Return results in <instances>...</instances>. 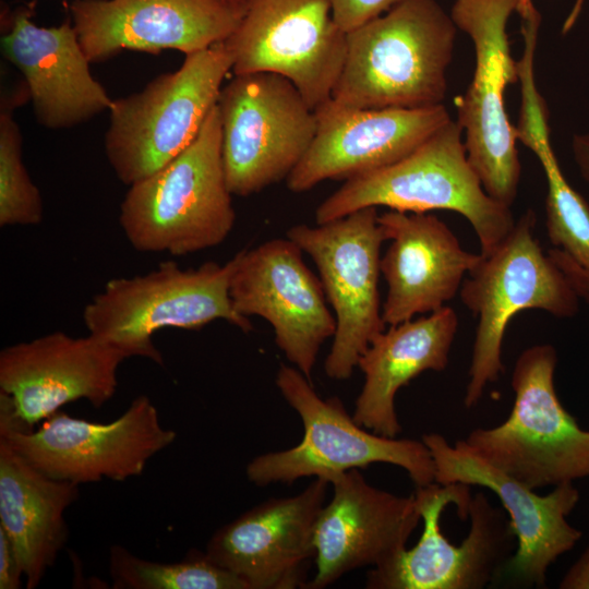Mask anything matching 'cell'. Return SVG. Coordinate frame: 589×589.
Returning a JSON list of instances; mask_svg holds the SVG:
<instances>
[{
  "instance_id": "cell-12",
  "label": "cell",
  "mask_w": 589,
  "mask_h": 589,
  "mask_svg": "<svg viewBox=\"0 0 589 589\" xmlns=\"http://www.w3.org/2000/svg\"><path fill=\"white\" fill-rule=\"evenodd\" d=\"M286 237L315 263L336 330L324 370L333 380L349 378L361 354L385 329L378 291L381 247L386 241L377 207L308 226H292Z\"/></svg>"
},
{
  "instance_id": "cell-33",
  "label": "cell",
  "mask_w": 589,
  "mask_h": 589,
  "mask_svg": "<svg viewBox=\"0 0 589 589\" xmlns=\"http://www.w3.org/2000/svg\"><path fill=\"white\" fill-rule=\"evenodd\" d=\"M573 152L582 178L589 183V135H575Z\"/></svg>"
},
{
  "instance_id": "cell-26",
  "label": "cell",
  "mask_w": 589,
  "mask_h": 589,
  "mask_svg": "<svg viewBox=\"0 0 589 589\" xmlns=\"http://www.w3.org/2000/svg\"><path fill=\"white\" fill-rule=\"evenodd\" d=\"M519 81L521 105L516 137L536 154L545 175L548 237L553 245L589 269V205L567 182L554 155L548 107L536 85L533 65L520 68Z\"/></svg>"
},
{
  "instance_id": "cell-1",
  "label": "cell",
  "mask_w": 589,
  "mask_h": 589,
  "mask_svg": "<svg viewBox=\"0 0 589 589\" xmlns=\"http://www.w3.org/2000/svg\"><path fill=\"white\" fill-rule=\"evenodd\" d=\"M436 0H405L347 33L330 99L362 109L443 105L457 34Z\"/></svg>"
},
{
  "instance_id": "cell-19",
  "label": "cell",
  "mask_w": 589,
  "mask_h": 589,
  "mask_svg": "<svg viewBox=\"0 0 589 589\" xmlns=\"http://www.w3.org/2000/svg\"><path fill=\"white\" fill-rule=\"evenodd\" d=\"M328 485L315 477L296 495L252 507L216 530L205 554L248 589L306 588L315 562L314 527Z\"/></svg>"
},
{
  "instance_id": "cell-3",
  "label": "cell",
  "mask_w": 589,
  "mask_h": 589,
  "mask_svg": "<svg viewBox=\"0 0 589 589\" xmlns=\"http://www.w3.org/2000/svg\"><path fill=\"white\" fill-rule=\"evenodd\" d=\"M235 221L216 105L182 153L129 187L119 224L134 250L181 256L223 243Z\"/></svg>"
},
{
  "instance_id": "cell-27",
  "label": "cell",
  "mask_w": 589,
  "mask_h": 589,
  "mask_svg": "<svg viewBox=\"0 0 589 589\" xmlns=\"http://www.w3.org/2000/svg\"><path fill=\"white\" fill-rule=\"evenodd\" d=\"M109 574L116 589H248L231 572L205 553H192L180 562L148 561L122 545L109 550Z\"/></svg>"
},
{
  "instance_id": "cell-2",
  "label": "cell",
  "mask_w": 589,
  "mask_h": 589,
  "mask_svg": "<svg viewBox=\"0 0 589 589\" xmlns=\"http://www.w3.org/2000/svg\"><path fill=\"white\" fill-rule=\"evenodd\" d=\"M423 522L418 543L370 568L368 589H482L494 584L516 550V537L500 507L469 485L416 486Z\"/></svg>"
},
{
  "instance_id": "cell-8",
  "label": "cell",
  "mask_w": 589,
  "mask_h": 589,
  "mask_svg": "<svg viewBox=\"0 0 589 589\" xmlns=\"http://www.w3.org/2000/svg\"><path fill=\"white\" fill-rule=\"evenodd\" d=\"M536 214L526 211L510 232L478 263L459 290L465 306L478 317L468 383L464 397L474 407L488 385L503 372L502 347L512 317L527 309L557 317L577 313L579 297L543 251L534 236Z\"/></svg>"
},
{
  "instance_id": "cell-10",
  "label": "cell",
  "mask_w": 589,
  "mask_h": 589,
  "mask_svg": "<svg viewBox=\"0 0 589 589\" xmlns=\"http://www.w3.org/2000/svg\"><path fill=\"white\" fill-rule=\"evenodd\" d=\"M517 0H455L450 16L472 40L476 67L466 93L457 101L468 160L485 192L510 207L516 200L521 166L515 125L505 107L507 85L516 83L508 19Z\"/></svg>"
},
{
  "instance_id": "cell-9",
  "label": "cell",
  "mask_w": 589,
  "mask_h": 589,
  "mask_svg": "<svg viewBox=\"0 0 589 589\" xmlns=\"http://www.w3.org/2000/svg\"><path fill=\"white\" fill-rule=\"evenodd\" d=\"M275 383L303 423V437L293 447L254 457L245 468L257 486L292 483L299 478L323 477L372 464L402 468L416 484L435 482V465L423 441L376 434L356 422L338 397L323 399L296 366L281 364Z\"/></svg>"
},
{
  "instance_id": "cell-18",
  "label": "cell",
  "mask_w": 589,
  "mask_h": 589,
  "mask_svg": "<svg viewBox=\"0 0 589 589\" xmlns=\"http://www.w3.org/2000/svg\"><path fill=\"white\" fill-rule=\"evenodd\" d=\"M69 9L89 62L122 50L199 52L225 41L245 10L228 0H74Z\"/></svg>"
},
{
  "instance_id": "cell-17",
  "label": "cell",
  "mask_w": 589,
  "mask_h": 589,
  "mask_svg": "<svg viewBox=\"0 0 589 589\" xmlns=\"http://www.w3.org/2000/svg\"><path fill=\"white\" fill-rule=\"evenodd\" d=\"M302 250L287 237L236 253L229 294L235 310L260 316L273 327L275 342L309 381L323 344L336 330L321 279Z\"/></svg>"
},
{
  "instance_id": "cell-30",
  "label": "cell",
  "mask_w": 589,
  "mask_h": 589,
  "mask_svg": "<svg viewBox=\"0 0 589 589\" xmlns=\"http://www.w3.org/2000/svg\"><path fill=\"white\" fill-rule=\"evenodd\" d=\"M548 254L563 272L579 299L589 303V269L576 263L558 248L551 249Z\"/></svg>"
},
{
  "instance_id": "cell-6",
  "label": "cell",
  "mask_w": 589,
  "mask_h": 589,
  "mask_svg": "<svg viewBox=\"0 0 589 589\" xmlns=\"http://www.w3.org/2000/svg\"><path fill=\"white\" fill-rule=\"evenodd\" d=\"M556 364L552 345L526 348L513 369L515 398L507 419L476 428L461 440L473 454L534 491L589 478V431L556 394Z\"/></svg>"
},
{
  "instance_id": "cell-35",
  "label": "cell",
  "mask_w": 589,
  "mask_h": 589,
  "mask_svg": "<svg viewBox=\"0 0 589 589\" xmlns=\"http://www.w3.org/2000/svg\"><path fill=\"white\" fill-rule=\"evenodd\" d=\"M228 1L231 2V3H233V4H236V5L245 8L247 2H248L249 0H228Z\"/></svg>"
},
{
  "instance_id": "cell-28",
  "label": "cell",
  "mask_w": 589,
  "mask_h": 589,
  "mask_svg": "<svg viewBox=\"0 0 589 589\" xmlns=\"http://www.w3.org/2000/svg\"><path fill=\"white\" fill-rule=\"evenodd\" d=\"M28 95L25 82L1 96L0 106V226H35L43 220V200L22 158V134L13 110ZM29 96V95H28Z\"/></svg>"
},
{
  "instance_id": "cell-16",
  "label": "cell",
  "mask_w": 589,
  "mask_h": 589,
  "mask_svg": "<svg viewBox=\"0 0 589 589\" xmlns=\"http://www.w3.org/2000/svg\"><path fill=\"white\" fill-rule=\"evenodd\" d=\"M435 465V482L479 485L492 491L508 515L516 550L496 580L518 588H544L550 566L580 540L582 531L567 521L580 495L573 483L539 495L473 454L461 440L450 445L438 433L422 436Z\"/></svg>"
},
{
  "instance_id": "cell-29",
  "label": "cell",
  "mask_w": 589,
  "mask_h": 589,
  "mask_svg": "<svg viewBox=\"0 0 589 589\" xmlns=\"http://www.w3.org/2000/svg\"><path fill=\"white\" fill-rule=\"evenodd\" d=\"M336 24L349 33L405 0H329Z\"/></svg>"
},
{
  "instance_id": "cell-11",
  "label": "cell",
  "mask_w": 589,
  "mask_h": 589,
  "mask_svg": "<svg viewBox=\"0 0 589 589\" xmlns=\"http://www.w3.org/2000/svg\"><path fill=\"white\" fill-rule=\"evenodd\" d=\"M217 107L232 195L249 196L287 180L315 135V111L288 79L276 73L235 75L223 86Z\"/></svg>"
},
{
  "instance_id": "cell-22",
  "label": "cell",
  "mask_w": 589,
  "mask_h": 589,
  "mask_svg": "<svg viewBox=\"0 0 589 589\" xmlns=\"http://www.w3.org/2000/svg\"><path fill=\"white\" fill-rule=\"evenodd\" d=\"M33 15L34 3L10 12L1 51L24 76L38 123L67 129L109 110L113 99L93 77L71 19L44 27Z\"/></svg>"
},
{
  "instance_id": "cell-20",
  "label": "cell",
  "mask_w": 589,
  "mask_h": 589,
  "mask_svg": "<svg viewBox=\"0 0 589 589\" xmlns=\"http://www.w3.org/2000/svg\"><path fill=\"white\" fill-rule=\"evenodd\" d=\"M314 111V139L287 178V187L294 193L325 180L346 181L387 167L452 119L444 104L419 109H362L328 99Z\"/></svg>"
},
{
  "instance_id": "cell-23",
  "label": "cell",
  "mask_w": 589,
  "mask_h": 589,
  "mask_svg": "<svg viewBox=\"0 0 589 589\" xmlns=\"http://www.w3.org/2000/svg\"><path fill=\"white\" fill-rule=\"evenodd\" d=\"M389 245L381 257L387 292L386 325L429 314L450 301L480 253L465 250L449 227L434 215L389 209L378 214Z\"/></svg>"
},
{
  "instance_id": "cell-21",
  "label": "cell",
  "mask_w": 589,
  "mask_h": 589,
  "mask_svg": "<svg viewBox=\"0 0 589 589\" xmlns=\"http://www.w3.org/2000/svg\"><path fill=\"white\" fill-rule=\"evenodd\" d=\"M333 497L314 527L315 575L306 588L323 589L346 573L376 567L406 549L421 520L414 495L371 485L350 469L327 478Z\"/></svg>"
},
{
  "instance_id": "cell-13",
  "label": "cell",
  "mask_w": 589,
  "mask_h": 589,
  "mask_svg": "<svg viewBox=\"0 0 589 589\" xmlns=\"http://www.w3.org/2000/svg\"><path fill=\"white\" fill-rule=\"evenodd\" d=\"M128 359L112 344L88 334L53 332L0 352V431L35 425L80 399L100 408L115 395Z\"/></svg>"
},
{
  "instance_id": "cell-15",
  "label": "cell",
  "mask_w": 589,
  "mask_h": 589,
  "mask_svg": "<svg viewBox=\"0 0 589 589\" xmlns=\"http://www.w3.org/2000/svg\"><path fill=\"white\" fill-rule=\"evenodd\" d=\"M11 447L46 476L77 485L142 474L148 461L176 440L149 397H135L109 423H95L58 410L37 429L0 431Z\"/></svg>"
},
{
  "instance_id": "cell-7",
  "label": "cell",
  "mask_w": 589,
  "mask_h": 589,
  "mask_svg": "<svg viewBox=\"0 0 589 589\" xmlns=\"http://www.w3.org/2000/svg\"><path fill=\"white\" fill-rule=\"evenodd\" d=\"M232 65L221 41L187 55L178 70L158 75L142 91L112 100L105 153L123 184L152 176L195 140Z\"/></svg>"
},
{
  "instance_id": "cell-4",
  "label": "cell",
  "mask_w": 589,
  "mask_h": 589,
  "mask_svg": "<svg viewBox=\"0 0 589 589\" xmlns=\"http://www.w3.org/2000/svg\"><path fill=\"white\" fill-rule=\"evenodd\" d=\"M450 119L400 160L345 181L315 211L316 224L327 223L364 207H388L411 213L447 209L472 226L480 253L492 252L516 220L510 207L492 199L471 167Z\"/></svg>"
},
{
  "instance_id": "cell-32",
  "label": "cell",
  "mask_w": 589,
  "mask_h": 589,
  "mask_svg": "<svg viewBox=\"0 0 589 589\" xmlns=\"http://www.w3.org/2000/svg\"><path fill=\"white\" fill-rule=\"evenodd\" d=\"M560 589H589V545L564 575Z\"/></svg>"
},
{
  "instance_id": "cell-24",
  "label": "cell",
  "mask_w": 589,
  "mask_h": 589,
  "mask_svg": "<svg viewBox=\"0 0 589 589\" xmlns=\"http://www.w3.org/2000/svg\"><path fill=\"white\" fill-rule=\"evenodd\" d=\"M457 328L455 310L445 305L380 333L358 361L364 382L352 414L356 422L376 434L397 437L401 425L396 394L424 371L446 369Z\"/></svg>"
},
{
  "instance_id": "cell-31",
  "label": "cell",
  "mask_w": 589,
  "mask_h": 589,
  "mask_svg": "<svg viewBox=\"0 0 589 589\" xmlns=\"http://www.w3.org/2000/svg\"><path fill=\"white\" fill-rule=\"evenodd\" d=\"M22 578L23 573L13 544L0 527V589H17Z\"/></svg>"
},
{
  "instance_id": "cell-25",
  "label": "cell",
  "mask_w": 589,
  "mask_h": 589,
  "mask_svg": "<svg viewBox=\"0 0 589 589\" xmlns=\"http://www.w3.org/2000/svg\"><path fill=\"white\" fill-rule=\"evenodd\" d=\"M75 483L52 479L0 437V527L15 550L27 589L36 588L68 541L64 518Z\"/></svg>"
},
{
  "instance_id": "cell-34",
  "label": "cell",
  "mask_w": 589,
  "mask_h": 589,
  "mask_svg": "<svg viewBox=\"0 0 589 589\" xmlns=\"http://www.w3.org/2000/svg\"><path fill=\"white\" fill-rule=\"evenodd\" d=\"M537 9L532 4V0H517V9L516 11L519 13L521 20L528 17L532 12H534ZM580 10V0H577L574 10L572 11L570 15L566 20L564 24V28L568 29L574 21L576 20L578 12Z\"/></svg>"
},
{
  "instance_id": "cell-5",
  "label": "cell",
  "mask_w": 589,
  "mask_h": 589,
  "mask_svg": "<svg viewBox=\"0 0 589 589\" xmlns=\"http://www.w3.org/2000/svg\"><path fill=\"white\" fill-rule=\"evenodd\" d=\"M236 263V254L225 264L206 262L194 268L166 261L143 275L112 278L85 305L84 325L128 358L159 365L164 358L153 336L163 328L197 329L223 320L248 333L253 326L235 310L229 294Z\"/></svg>"
},
{
  "instance_id": "cell-14",
  "label": "cell",
  "mask_w": 589,
  "mask_h": 589,
  "mask_svg": "<svg viewBox=\"0 0 589 589\" xmlns=\"http://www.w3.org/2000/svg\"><path fill=\"white\" fill-rule=\"evenodd\" d=\"M225 44L235 75L279 74L315 110L330 99L339 79L347 33L336 24L329 0H249Z\"/></svg>"
}]
</instances>
